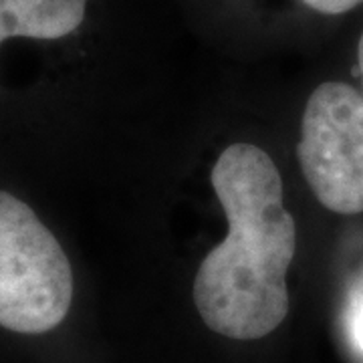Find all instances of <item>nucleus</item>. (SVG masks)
Segmentation results:
<instances>
[{"instance_id":"nucleus-1","label":"nucleus","mask_w":363,"mask_h":363,"mask_svg":"<svg viewBox=\"0 0 363 363\" xmlns=\"http://www.w3.org/2000/svg\"><path fill=\"white\" fill-rule=\"evenodd\" d=\"M210 180L226 212L228 234L196 272V309L218 335L260 339L289 313L285 277L295 259L297 230L283 204V180L271 156L252 143L226 147Z\"/></svg>"},{"instance_id":"nucleus-2","label":"nucleus","mask_w":363,"mask_h":363,"mask_svg":"<svg viewBox=\"0 0 363 363\" xmlns=\"http://www.w3.org/2000/svg\"><path fill=\"white\" fill-rule=\"evenodd\" d=\"M75 281L65 250L26 202L0 190V329L45 335L65 323Z\"/></svg>"},{"instance_id":"nucleus-3","label":"nucleus","mask_w":363,"mask_h":363,"mask_svg":"<svg viewBox=\"0 0 363 363\" xmlns=\"http://www.w3.org/2000/svg\"><path fill=\"white\" fill-rule=\"evenodd\" d=\"M303 176L327 210L363 212V95L329 81L313 91L301 125Z\"/></svg>"},{"instance_id":"nucleus-4","label":"nucleus","mask_w":363,"mask_h":363,"mask_svg":"<svg viewBox=\"0 0 363 363\" xmlns=\"http://www.w3.org/2000/svg\"><path fill=\"white\" fill-rule=\"evenodd\" d=\"M87 0H0V43L11 37L63 39L85 18Z\"/></svg>"},{"instance_id":"nucleus-5","label":"nucleus","mask_w":363,"mask_h":363,"mask_svg":"<svg viewBox=\"0 0 363 363\" xmlns=\"http://www.w3.org/2000/svg\"><path fill=\"white\" fill-rule=\"evenodd\" d=\"M343 327L351 347L363 353V271L357 274L347 291L345 309H343Z\"/></svg>"},{"instance_id":"nucleus-6","label":"nucleus","mask_w":363,"mask_h":363,"mask_svg":"<svg viewBox=\"0 0 363 363\" xmlns=\"http://www.w3.org/2000/svg\"><path fill=\"white\" fill-rule=\"evenodd\" d=\"M307 6H311L313 11L323 14H343L350 13L353 9H357L363 4V0H303Z\"/></svg>"},{"instance_id":"nucleus-7","label":"nucleus","mask_w":363,"mask_h":363,"mask_svg":"<svg viewBox=\"0 0 363 363\" xmlns=\"http://www.w3.org/2000/svg\"><path fill=\"white\" fill-rule=\"evenodd\" d=\"M357 59H359V69H362V77H363V33H362V39H359V47H357Z\"/></svg>"}]
</instances>
